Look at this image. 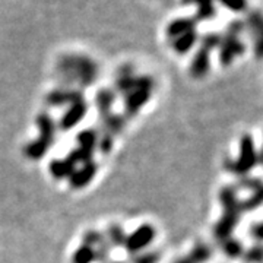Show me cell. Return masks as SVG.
<instances>
[{
	"instance_id": "4",
	"label": "cell",
	"mask_w": 263,
	"mask_h": 263,
	"mask_svg": "<svg viewBox=\"0 0 263 263\" xmlns=\"http://www.w3.org/2000/svg\"><path fill=\"white\" fill-rule=\"evenodd\" d=\"M260 161V154L256 151L254 139L250 135H243L240 141V154L238 158L235 160H227L226 168L227 171L233 173L238 177H246L247 173L254 168Z\"/></svg>"
},
{
	"instance_id": "17",
	"label": "cell",
	"mask_w": 263,
	"mask_h": 263,
	"mask_svg": "<svg viewBox=\"0 0 263 263\" xmlns=\"http://www.w3.org/2000/svg\"><path fill=\"white\" fill-rule=\"evenodd\" d=\"M101 120H103V123H101L103 132L111 135L113 138L124 129V124H126L124 117L120 116V114L110 113L107 114V116H104V117H101Z\"/></svg>"
},
{
	"instance_id": "1",
	"label": "cell",
	"mask_w": 263,
	"mask_h": 263,
	"mask_svg": "<svg viewBox=\"0 0 263 263\" xmlns=\"http://www.w3.org/2000/svg\"><path fill=\"white\" fill-rule=\"evenodd\" d=\"M98 70L97 62L82 54H63L57 62V75L63 88L73 84L81 86L94 84Z\"/></svg>"
},
{
	"instance_id": "25",
	"label": "cell",
	"mask_w": 263,
	"mask_h": 263,
	"mask_svg": "<svg viewBox=\"0 0 263 263\" xmlns=\"http://www.w3.org/2000/svg\"><path fill=\"white\" fill-rule=\"evenodd\" d=\"M262 205V190L259 192H253L250 196L247 197L246 200H240V209L241 212H246V211H254L257 208Z\"/></svg>"
},
{
	"instance_id": "20",
	"label": "cell",
	"mask_w": 263,
	"mask_h": 263,
	"mask_svg": "<svg viewBox=\"0 0 263 263\" xmlns=\"http://www.w3.org/2000/svg\"><path fill=\"white\" fill-rule=\"evenodd\" d=\"M51 146L48 145V143H46L44 141H41L40 138L38 139H35V141H32L31 143H28L27 146H25V157L27 158H29V160L32 161H37V160H41L46 154L48 152V149H50Z\"/></svg>"
},
{
	"instance_id": "26",
	"label": "cell",
	"mask_w": 263,
	"mask_h": 263,
	"mask_svg": "<svg viewBox=\"0 0 263 263\" xmlns=\"http://www.w3.org/2000/svg\"><path fill=\"white\" fill-rule=\"evenodd\" d=\"M105 234L100 233V231H95V230H91V231H86L84 234V245L89 246L92 249H97L100 245H103L105 241Z\"/></svg>"
},
{
	"instance_id": "8",
	"label": "cell",
	"mask_w": 263,
	"mask_h": 263,
	"mask_svg": "<svg viewBox=\"0 0 263 263\" xmlns=\"http://www.w3.org/2000/svg\"><path fill=\"white\" fill-rule=\"evenodd\" d=\"M97 174V164L94 161H89V162H85L82 164V167L73 170V173L70 174V186L73 189H82L85 186H88L92 179Z\"/></svg>"
},
{
	"instance_id": "13",
	"label": "cell",
	"mask_w": 263,
	"mask_h": 263,
	"mask_svg": "<svg viewBox=\"0 0 263 263\" xmlns=\"http://www.w3.org/2000/svg\"><path fill=\"white\" fill-rule=\"evenodd\" d=\"M197 21L195 16H187V18H177L174 21H171L168 25H167V37L168 38H177L181 34L192 31V29H196Z\"/></svg>"
},
{
	"instance_id": "15",
	"label": "cell",
	"mask_w": 263,
	"mask_h": 263,
	"mask_svg": "<svg viewBox=\"0 0 263 263\" xmlns=\"http://www.w3.org/2000/svg\"><path fill=\"white\" fill-rule=\"evenodd\" d=\"M197 41V32L196 29L187 31L184 34H181L180 37L174 38L173 41V48L176 50L177 54H187L189 51L193 48Z\"/></svg>"
},
{
	"instance_id": "9",
	"label": "cell",
	"mask_w": 263,
	"mask_h": 263,
	"mask_svg": "<svg viewBox=\"0 0 263 263\" xmlns=\"http://www.w3.org/2000/svg\"><path fill=\"white\" fill-rule=\"evenodd\" d=\"M151 92H152V91H146V89H133L132 92H129L127 95H124V97H126V100H124L126 116H127V117L136 116L142 107L149 101Z\"/></svg>"
},
{
	"instance_id": "35",
	"label": "cell",
	"mask_w": 263,
	"mask_h": 263,
	"mask_svg": "<svg viewBox=\"0 0 263 263\" xmlns=\"http://www.w3.org/2000/svg\"><path fill=\"white\" fill-rule=\"evenodd\" d=\"M176 263H192V262L189 260L187 257H183V259H179V260H177Z\"/></svg>"
},
{
	"instance_id": "3",
	"label": "cell",
	"mask_w": 263,
	"mask_h": 263,
	"mask_svg": "<svg viewBox=\"0 0 263 263\" xmlns=\"http://www.w3.org/2000/svg\"><path fill=\"white\" fill-rule=\"evenodd\" d=\"M246 29L245 22L237 19L227 27L226 35L221 37L219 43V60L224 66H230L234 62L235 57L245 53V43L240 40V34Z\"/></svg>"
},
{
	"instance_id": "5",
	"label": "cell",
	"mask_w": 263,
	"mask_h": 263,
	"mask_svg": "<svg viewBox=\"0 0 263 263\" xmlns=\"http://www.w3.org/2000/svg\"><path fill=\"white\" fill-rule=\"evenodd\" d=\"M154 238H155L154 227L149 224H143L138 230H135L130 235L126 237L124 247H126L127 253L133 256V254L141 253L142 250H145L154 241Z\"/></svg>"
},
{
	"instance_id": "6",
	"label": "cell",
	"mask_w": 263,
	"mask_h": 263,
	"mask_svg": "<svg viewBox=\"0 0 263 263\" xmlns=\"http://www.w3.org/2000/svg\"><path fill=\"white\" fill-rule=\"evenodd\" d=\"M82 100H85L82 91L76 89V88H63V86H60L57 89H53L47 95L48 105H53V107L70 105V104H75L78 101H82Z\"/></svg>"
},
{
	"instance_id": "18",
	"label": "cell",
	"mask_w": 263,
	"mask_h": 263,
	"mask_svg": "<svg viewBox=\"0 0 263 263\" xmlns=\"http://www.w3.org/2000/svg\"><path fill=\"white\" fill-rule=\"evenodd\" d=\"M184 3H196V19L199 21H211L216 15V8L214 5V0H184Z\"/></svg>"
},
{
	"instance_id": "16",
	"label": "cell",
	"mask_w": 263,
	"mask_h": 263,
	"mask_svg": "<svg viewBox=\"0 0 263 263\" xmlns=\"http://www.w3.org/2000/svg\"><path fill=\"white\" fill-rule=\"evenodd\" d=\"M48 168H50V174L54 179H65V177H70L76 165L69 158H62V160L51 161Z\"/></svg>"
},
{
	"instance_id": "23",
	"label": "cell",
	"mask_w": 263,
	"mask_h": 263,
	"mask_svg": "<svg viewBox=\"0 0 263 263\" xmlns=\"http://www.w3.org/2000/svg\"><path fill=\"white\" fill-rule=\"evenodd\" d=\"M126 237H127V234L123 231L122 227L117 226V224L108 227L107 234H105L107 241L110 243V246H114V247H123L124 241H126Z\"/></svg>"
},
{
	"instance_id": "19",
	"label": "cell",
	"mask_w": 263,
	"mask_h": 263,
	"mask_svg": "<svg viewBox=\"0 0 263 263\" xmlns=\"http://www.w3.org/2000/svg\"><path fill=\"white\" fill-rule=\"evenodd\" d=\"M192 263H206L212 257V249L206 243H196L190 250L189 256H186Z\"/></svg>"
},
{
	"instance_id": "32",
	"label": "cell",
	"mask_w": 263,
	"mask_h": 263,
	"mask_svg": "<svg viewBox=\"0 0 263 263\" xmlns=\"http://www.w3.org/2000/svg\"><path fill=\"white\" fill-rule=\"evenodd\" d=\"M224 8L233 12H245L247 9V0H218Z\"/></svg>"
},
{
	"instance_id": "33",
	"label": "cell",
	"mask_w": 263,
	"mask_h": 263,
	"mask_svg": "<svg viewBox=\"0 0 263 263\" xmlns=\"http://www.w3.org/2000/svg\"><path fill=\"white\" fill-rule=\"evenodd\" d=\"M240 183V187L247 189V190H252V193L253 192H259V190H262V181L260 179H257V177H254V179H249V177H241V179L238 180Z\"/></svg>"
},
{
	"instance_id": "24",
	"label": "cell",
	"mask_w": 263,
	"mask_h": 263,
	"mask_svg": "<svg viewBox=\"0 0 263 263\" xmlns=\"http://www.w3.org/2000/svg\"><path fill=\"white\" fill-rule=\"evenodd\" d=\"M95 262V249L82 245L75 250L72 256V263H92Z\"/></svg>"
},
{
	"instance_id": "14",
	"label": "cell",
	"mask_w": 263,
	"mask_h": 263,
	"mask_svg": "<svg viewBox=\"0 0 263 263\" xmlns=\"http://www.w3.org/2000/svg\"><path fill=\"white\" fill-rule=\"evenodd\" d=\"M114 100H116V92L111 89H101L95 95V105L100 117H104L107 114L111 113Z\"/></svg>"
},
{
	"instance_id": "29",
	"label": "cell",
	"mask_w": 263,
	"mask_h": 263,
	"mask_svg": "<svg viewBox=\"0 0 263 263\" xmlns=\"http://www.w3.org/2000/svg\"><path fill=\"white\" fill-rule=\"evenodd\" d=\"M97 148L101 151L103 154H108L110 151L113 149V136L101 132V135L98 133V142H97Z\"/></svg>"
},
{
	"instance_id": "2",
	"label": "cell",
	"mask_w": 263,
	"mask_h": 263,
	"mask_svg": "<svg viewBox=\"0 0 263 263\" xmlns=\"http://www.w3.org/2000/svg\"><path fill=\"white\" fill-rule=\"evenodd\" d=\"M219 200L222 203L224 212H222V218L216 222L215 228H214V235L221 243L233 235L235 227L240 222L241 209H240V200L237 196V189L233 186H227L221 190Z\"/></svg>"
},
{
	"instance_id": "30",
	"label": "cell",
	"mask_w": 263,
	"mask_h": 263,
	"mask_svg": "<svg viewBox=\"0 0 263 263\" xmlns=\"http://www.w3.org/2000/svg\"><path fill=\"white\" fill-rule=\"evenodd\" d=\"M221 34H215V32H211V34H206L202 37V41H200V46L202 47L208 48V50H215L216 47H219V43H221Z\"/></svg>"
},
{
	"instance_id": "7",
	"label": "cell",
	"mask_w": 263,
	"mask_h": 263,
	"mask_svg": "<svg viewBox=\"0 0 263 263\" xmlns=\"http://www.w3.org/2000/svg\"><path fill=\"white\" fill-rule=\"evenodd\" d=\"M86 111H88V104L85 103V100L70 104L69 110L62 116V119L59 122V127L62 130H70L72 127H75L76 124L84 119Z\"/></svg>"
},
{
	"instance_id": "22",
	"label": "cell",
	"mask_w": 263,
	"mask_h": 263,
	"mask_svg": "<svg viewBox=\"0 0 263 263\" xmlns=\"http://www.w3.org/2000/svg\"><path fill=\"white\" fill-rule=\"evenodd\" d=\"M75 139L76 143L79 145V148L94 152L95 148H97V142H98V132L95 129H85V130L79 132L76 135Z\"/></svg>"
},
{
	"instance_id": "27",
	"label": "cell",
	"mask_w": 263,
	"mask_h": 263,
	"mask_svg": "<svg viewBox=\"0 0 263 263\" xmlns=\"http://www.w3.org/2000/svg\"><path fill=\"white\" fill-rule=\"evenodd\" d=\"M241 257L245 259L246 263H262V246L256 245L253 247H250V249H247V250H245Z\"/></svg>"
},
{
	"instance_id": "28",
	"label": "cell",
	"mask_w": 263,
	"mask_h": 263,
	"mask_svg": "<svg viewBox=\"0 0 263 263\" xmlns=\"http://www.w3.org/2000/svg\"><path fill=\"white\" fill-rule=\"evenodd\" d=\"M160 257L158 252H141L132 256V263H158Z\"/></svg>"
},
{
	"instance_id": "11",
	"label": "cell",
	"mask_w": 263,
	"mask_h": 263,
	"mask_svg": "<svg viewBox=\"0 0 263 263\" xmlns=\"http://www.w3.org/2000/svg\"><path fill=\"white\" fill-rule=\"evenodd\" d=\"M37 126L40 129V139L48 143L50 146L56 141V123L50 114L41 113L37 117Z\"/></svg>"
},
{
	"instance_id": "31",
	"label": "cell",
	"mask_w": 263,
	"mask_h": 263,
	"mask_svg": "<svg viewBox=\"0 0 263 263\" xmlns=\"http://www.w3.org/2000/svg\"><path fill=\"white\" fill-rule=\"evenodd\" d=\"M110 250H111V246L105 240L103 245H100L95 249V260L100 263H108Z\"/></svg>"
},
{
	"instance_id": "21",
	"label": "cell",
	"mask_w": 263,
	"mask_h": 263,
	"mask_svg": "<svg viewBox=\"0 0 263 263\" xmlns=\"http://www.w3.org/2000/svg\"><path fill=\"white\" fill-rule=\"evenodd\" d=\"M221 247H222V253L226 254L227 257H231V259H237V257H241L245 253V245L234 238L233 235L226 238L224 241H221Z\"/></svg>"
},
{
	"instance_id": "36",
	"label": "cell",
	"mask_w": 263,
	"mask_h": 263,
	"mask_svg": "<svg viewBox=\"0 0 263 263\" xmlns=\"http://www.w3.org/2000/svg\"><path fill=\"white\" fill-rule=\"evenodd\" d=\"M114 263H123V262H114Z\"/></svg>"
},
{
	"instance_id": "12",
	"label": "cell",
	"mask_w": 263,
	"mask_h": 263,
	"mask_svg": "<svg viewBox=\"0 0 263 263\" xmlns=\"http://www.w3.org/2000/svg\"><path fill=\"white\" fill-rule=\"evenodd\" d=\"M246 29H250L254 34V43H256V54L257 57L262 56V16L259 10H253L245 22Z\"/></svg>"
},
{
	"instance_id": "34",
	"label": "cell",
	"mask_w": 263,
	"mask_h": 263,
	"mask_svg": "<svg viewBox=\"0 0 263 263\" xmlns=\"http://www.w3.org/2000/svg\"><path fill=\"white\" fill-rule=\"evenodd\" d=\"M249 234L252 235V238H254L257 241V245H260V241L263 240V226L260 222H256L253 226H250Z\"/></svg>"
},
{
	"instance_id": "10",
	"label": "cell",
	"mask_w": 263,
	"mask_h": 263,
	"mask_svg": "<svg viewBox=\"0 0 263 263\" xmlns=\"http://www.w3.org/2000/svg\"><path fill=\"white\" fill-rule=\"evenodd\" d=\"M209 67H211V50L202 47L197 50V53L192 60V65H190V75L193 78H203L209 72Z\"/></svg>"
}]
</instances>
